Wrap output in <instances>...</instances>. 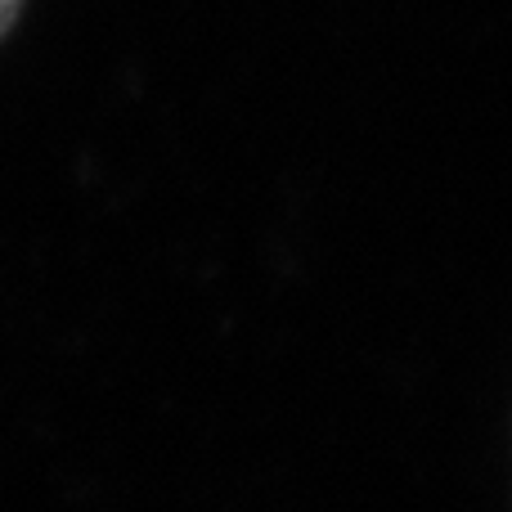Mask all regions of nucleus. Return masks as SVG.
<instances>
[{"instance_id":"nucleus-1","label":"nucleus","mask_w":512,"mask_h":512,"mask_svg":"<svg viewBox=\"0 0 512 512\" xmlns=\"http://www.w3.org/2000/svg\"><path fill=\"white\" fill-rule=\"evenodd\" d=\"M18 14H23V0H0V41H5L9 27L18 23Z\"/></svg>"}]
</instances>
